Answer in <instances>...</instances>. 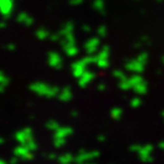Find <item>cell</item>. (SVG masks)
Listing matches in <instances>:
<instances>
[{"instance_id": "8992f818", "label": "cell", "mask_w": 164, "mask_h": 164, "mask_svg": "<svg viewBox=\"0 0 164 164\" xmlns=\"http://www.w3.org/2000/svg\"><path fill=\"white\" fill-rule=\"evenodd\" d=\"M100 38L101 37H94L88 38V40L84 43L83 48L85 49L86 54H96V51H97V48L99 47V45H100Z\"/></svg>"}, {"instance_id": "7402d4cb", "label": "cell", "mask_w": 164, "mask_h": 164, "mask_svg": "<svg viewBox=\"0 0 164 164\" xmlns=\"http://www.w3.org/2000/svg\"><path fill=\"white\" fill-rule=\"evenodd\" d=\"M122 114H123V110L120 109V108H113V109L110 111L111 117H112V119H114V120L120 119V117H122Z\"/></svg>"}, {"instance_id": "7c38bea8", "label": "cell", "mask_w": 164, "mask_h": 164, "mask_svg": "<svg viewBox=\"0 0 164 164\" xmlns=\"http://www.w3.org/2000/svg\"><path fill=\"white\" fill-rule=\"evenodd\" d=\"M73 134V128L71 127H60L54 133V139L55 137H67Z\"/></svg>"}, {"instance_id": "bcb514c9", "label": "cell", "mask_w": 164, "mask_h": 164, "mask_svg": "<svg viewBox=\"0 0 164 164\" xmlns=\"http://www.w3.org/2000/svg\"><path fill=\"white\" fill-rule=\"evenodd\" d=\"M78 111H71V117H78Z\"/></svg>"}, {"instance_id": "8d00e7d4", "label": "cell", "mask_w": 164, "mask_h": 164, "mask_svg": "<svg viewBox=\"0 0 164 164\" xmlns=\"http://www.w3.org/2000/svg\"><path fill=\"white\" fill-rule=\"evenodd\" d=\"M141 145H137V144H134V145H131L130 146V151H132V153H139V150L141 149Z\"/></svg>"}, {"instance_id": "2e32d148", "label": "cell", "mask_w": 164, "mask_h": 164, "mask_svg": "<svg viewBox=\"0 0 164 164\" xmlns=\"http://www.w3.org/2000/svg\"><path fill=\"white\" fill-rule=\"evenodd\" d=\"M63 51L65 52V54H66L67 57H71V58L76 57V55L79 54V49H78V47H77L76 45L67 46L66 48H64V49H63Z\"/></svg>"}, {"instance_id": "7a4b0ae2", "label": "cell", "mask_w": 164, "mask_h": 164, "mask_svg": "<svg viewBox=\"0 0 164 164\" xmlns=\"http://www.w3.org/2000/svg\"><path fill=\"white\" fill-rule=\"evenodd\" d=\"M100 156V153L98 150H92V151H85V149H80L79 153L75 156L74 163L76 164H82L84 162H90L95 159H97Z\"/></svg>"}, {"instance_id": "7dc6e473", "label": "cell", "mask_w": 164, "mask_h": 164, "mask_svg": "<svg viewBox=\"0 0 164 164\" xmlns=\"http://www.w3.org/2000/svg\"><path fill=\"white\" fill-rule=\"evenodd\" d=\"M142 44H143L142 42H136V43H134V44H133V47L134 48H140L142 46Z\"/></svg>"}, {"instance_id": "681fc988", "label": "cell", "mask_w": 164, "mask_h": 164, "mask_svg": "<svg viewBox=\"0 0 164 164\" xmlns=\"http://www.w3.org/2000/svg\"><path fill=\"white\" fill-rule=\"evenodd\" d=\"M158 146H159V148H160V149H162V150H164V141L160 142Z\"/></svg>"}, {"instance_id": "f5cc1de1", "label": "cell", "mask_w": 164, "mask_h": 164, "mask_svg": "<svg viewBox=\"0 0 164 164\" xmlns=\"http://www.w3.org/2000/svg\"><path fill=\"white\" fill-rule=\"evenodd\" d=\"M161 73H162V71H161V69H158V71H157V74H158V75H160Z\"/></svg>"}, {"instance_id": "8fae6325", "label": "cell", "mask_w": 164, "mask_h": 164, "mask_svg": "<svg viewBox=\"0 0 164 164\" xmlns=\"http://www.w3.org/2000/svg\"><path fill=\"white\" fill-rule=\"evenodd\" d=\"M71 98H73V93H71V88L69 85L64 86L58 95V99L60 101H63V102H67V101L71 100Z\"/></svg>"}, {"instance_id": "4dcf8cb0", "label": "cell", "mask_w": 164, "mask_h": 164, "mask_svg": "<svg viewBox=\"0 0 164 164\" xmlns=\"http://www.w3.org/2000/svg\"><path fill=\"white\" fill-rule=\"evenodd\" d=\"M28 14L26 13V12H20V13H18V15L16 16V21L19 24H24L26 21V19L28 17Z\"/></svg>"}, {"instance_id": "3957f363", "label": "cell", "mask_w": 164, "mask_h": 164, "mask_svg": "<svg viewBox=\"0 0 164 164\" xmlns=\"http://www.w3.org/2000/svg\"><path fill=\"white\" fill-rule=\"evenodd\" d=\"M153 151V146L150 144H147L141 147V149L139 150L137 155H139V159L144 163H149L153 162V158L151 157V153Z\"/></svg>"}, {"instance_id": "83f0119b", "label": "cell", "mask_w": 164, "mask_h": 164, "mask_svg": "<svg viewBox=\"0 0 164 164\" xmlns=\"http://www.w3.org/2000/svg\"><path fill=\"white\" fill-rule=\"evenodd\" d=\"M119 86L120 90H123V91H128V90H130V88H132V85H131V83H130L129 79L124 80V81H119Z\"/></svg>"}, {"instance_id": "ba28073f", "label": "cell", "mask_w": 164, "mask_h": 164, "mask_svg": "<svg viewBox=\"0 0 164 164\" xmlns=\"http://www.w3.org/2000/svg\"><path fill=\"white\" fill-rule=\"evenodd\" d=\"M13 6H14L13 0H0V9H1V14L3 16V19L8 20L11 17Z\"/></svg>"}, {"instance_id": "60d3db41", "label": "cell", "mask_w": 164, "mask_h": 164, "mask_svg": "<svg viewBox=\"0 0 164 164\" xmlns=\"http://www.w3.org/2000/svg\"><path fill=\"white\" fill-rule=\"evenodd\" d=\"M18 160H19L18 157H17V156H14V157H12V158L9 160V163H10V164H17Z\"/></svg>"}, {"instance_id": "f546056e", "label": "cell", "mask_w": 164, "mask_h": 164, "mask_svg": "<svg viewBox=\"0 0 164 164\" xmlns=\"http://www.w3.org/2000/svg\"><path fill=\"white\" fill-rule=\"evenodd\" d=\"M63 38L65 40V42H67L68 44H71V45H76V38H75L73 32L67 33V34L65 35V37H63Z\"/></svg>"}, {"instance_id": "9a60e30c", "label": "cell", "mask_w": 164, "mask_h": 164, "mask_svg": "<svg viewBox=\"0 0 164 164\" xmlns=\"http://www.w3.org/2000/svg\"><path fill=\"white\" fill-rule=\"evenodd\" d=\"M29 151H30V150H29V149L25 145H21V144H19V146L14 148L13 153H14V156H17L19 159H21L24 156L26 155V153H28Z\"/></svg>"}, {"instance_id": "9f6ffc18", "label": "cell", "mask_w": 164, "mask_h": 164, "mask_svg": "<svg viewBox=\"0 0 164 164\" xmlns=\"http://www.w3.org/2000/svg\"><path fill=\"white\" fill-rule=\"evenodd\" d=\"M162 62H163V63H164V57L162 58Z\"/></svg>"}, {"instance_id": "74e56055", "label": "cell", "mask_w": 164, "mask_h": 164, "mask_svg": "<svg viewBox=\"0 0 164 164\" xmlns=\"http://www.w3.org/2000/svg\"><path fill=\"white\" fill-rule=\"evenodd\" d=\"M141 42L143 43V44L150 45V41H149V38H148L147 35H142V37H141Z\"/></svg>"}, {"instance_id": "11a10c76", "label": "cell", "mask_w": 164, "mask_h": 164, "mask_svg": "<svg viewBox=\"0 0 164 164\" xmlns=\"http://www.w3.org/2000/svg\"><path fill=\"white\" fill-rule=\"evenodd\" d=\"M161 114H162V116L164 117V111H162V113H161Z\"/></svg>"}, {"instance_id": "4316f807", "label": "cell", "mask_w": 164, "mask_h": 164, "mask_svg": "<svg viewBox=\"0 0 164 164\" xmlns=\"http://www.w3.org/2000/svg\"><path fill=\"white\" fill-rule=\"evenodd\" d=\"M96 65H97V66L101 69H106V68L109 67L110 62L108 59H98L97 62H96Z\"/></svg>"}, {"instance_id": "c3c4849f", "label": "cell", "mask_w": 164, "mask_h": 164, "mask_svg": "<svg viewBox=\"0 0 164 164\" xmlns=\"http://www.w3.org/2000/svg\"><path fill=\"white\" fill-rule=\"evenodd\" d=\"M0 28H1V29L6 28V19H2L1 24H0Z\"/></svg>"}, {"instance_id": "603a6c76", "label": "cell", "mask_w": 164, "mask_h": 164, "mask_svg": "<svg viewBox=\"0 0 164 164\" xmlns=\"http://www.w3.org/2000/svg\"><path fill=\"white\" fill-rule=\"evenodd\" d=\"M45 127L47 128L48 130H50V131H55L57 129H59L60 127V124L58 122H55V120H48L47 123H46Z\"/></svg>"}, {"instance_id": "f1b7e54d", "label": "cell", "mask_w": 164, "mask_h": 164, "mask_svg": "<svg viewBox=\"0 0 164 164\" xmlns=\"http://www.w3.org/2000/svg\"><path fill=\"white\" fill-rule=\"evenodd\" d=\"M25 146L27 147V148L30 151H34V150H37V143H35L34 139H30V140H29L27 143L25 144Z\"/></svg>"}, {"instance_id": "836d02e7", "label": "cell", "mask_w": 164, "mask_h": 164, "mask_svg": "<svg viewBox=\"0 0 164 164\" xmlns=\"http://www.w3.org/2000/svg\"><path fill=\"white\" fill-rule=\"evenodd\" d=\"M136 59L139 60L140 62H142L143 64H146L147 63V59H148V54H147V52H141V54L137 55Z\"/></svg>"}, {"instance_id": "db71d44e", "label": "cell", "mask_w": 164, "mask_h": 164, "mask_svg": "<svg viewBox=\"0 0 164 164\" xmlns=\"http://www.w3.org/2000/svg\"><path fill=\"white\" fill-rule=\"evenodd\" d=\"M157 2H158V3H161V2H163V0H156Z\"/></svg>"}, {"instance_id": "d6986e66", "label": "cell", "mask_w": 164, "mask_h": 164, "mask_svg": "<svg viewBox=\"0 0 164 164\" xmlns=\"http://www.w3.org/2000/svg\"><path fill=\"white\" fill-rule=\"evenodd\" d=\"M109 55H110V47L108 45H102L99 52L97 54V58L98 59H109Z\"/></svg>"}, {"instance_id": "6da1fadb", "label": "cell", "mask_w": 164, "mask_h": 164, "mask_svg": "<svg viewBox=\"0 0 164 164\" xmlns=\"http://www.w3.org/2000/svg\"><path fill=\"white\" fill-rule=\"evenodd\" d=\"M29 88L37 96L46 98H54L55 96L58 97L59 93L61 92L59 86H51L45 82H34V83L30 84Z\"/></svg>"}, {"instance_id": "7bdbcfd3", "label": "cell", "mask_w": 164, "mask_h": 164, "mask_svg": "<svg viewBox=\"0 0 164 164\" xmlns=\"http://www.w3.org/2000/svg\"><path fill=\"white\" fill-rule=\"evenodd\" d=\"M106 88H107V86H106L105 83H99L97 85V90L99 91V92H103V91L106 90Z\"/></svg>"}, {"instance_id": "484cf974", "label": "cell", "mask_w": 164, "mask_h": 164, "mask_svg": "<svg viewBox=\"0 0 164 164\" xmlns=\"http://www.w3.org/2000/svg\"><path fill=\"white\" fill-rule=\"evenodd\" d=\"M66 143V137H55L54 139V146L55 148H61Z\"/></svg>"}, {"instance_id": "cb8c5ba5", "label": "cell", "mask_w": 164, "mask_h": 164, "mask_svg": "<svg viewBox=\"0 0 164 164\" xmlns=\"http://www.w3.org/2000/svg\"><path fill=\"white\" fill-rule=\"evenodd\" d=\"M112 75H113V77H115L116 79H119V81H124V80L129 79L120 69H114V71H112Z\"/></svg>"}, {"instance_id": "e575fe53", "label": "cell", "mask_w": 164, "mask_h": 164, "mask_svg": "<svg viewBox=\"0 0 164 164\" xmlns=\"http://www.w3.org/2000/svg\"><path fill=\"white\" fill-rule=\"evenodd\" d=\"M62 38V37L60 35V33H52V34L49 35V40L51 41V42H59L60 40Z\"/></svg>"}, {"instance_id": "d6a6232c", "label": "cell", "mask_w": 164, "mask_h": 164, "mask_svg": "<svg viewBox=\"0 0 164 164\" xmlns=\"http://www.w3.org/2000/svg\"><path fill=\"white\" fill-rule=\"evenodd\" d=\"M141 105H142V100H141V98H139V97L132 98L131 101H130V106H131L132 108H139Z\"/></svg>"}, {"instance_id": "44dd1931", "label": "cell", "mask_w": 164, "mask_h": 164, "mask_svg": "<svg viewBox=\"0 0 164 164\" xmlns=\"http://www.w3.org/2000/svg\"><path fill=\"white\" fill-rule=\"evenodd\" d=\"M49 35H50V33L44 28L37 29V32H35V37H37L40 41H44L46 38H49Z\"/></svg>"}, {"instance_id": "ab89813d", "label": "cell", "mask_w": 164, "mask_h": 164, "mask_svg": "<svg viewBox=\"0 0 164 164\" xmlns=\"http://www.w3.org/2000/svg\"><path fill=\"white\" fill-rule=\"evenodd\" d=\"M47 158L49 159V160H58V158H59V156L57 155V153H50L47 155Z\"/></svg>"}, {"instance_id": "ee69618b", "label": "cell", "mask_w": 164, "mask_h": 164, "mask_svg": "<svg viewBox=\"0 0 164 164\" xmlns=\"http://www.w3.org/2000/svg\"><path fill=\"white\" fill-rule=\"evenodd\" d=\"M6 48L8 50H10V51H13V50L16 49V46L14 45V44H8V45L6 46Z\"/></svg>"}, {"instance_id": "277c9868", "label": "cell", "mask_w": 164, "mask_h": 164, "mask_svg": "<svg viewBox=\"0 0 164 164\" xmlns=\"http://www.w3.org/2000/svg\"><path fill=\"white\" fill-rule=\"evenodd\" d=\"M14 139L21 145H25L30 139H33V132L31 128H24L20 131H17L14 136Z\"/></svg>"}, {"instance_id": "5bb4252c", "label": "cell", "mask_w": 164, "mask_h": 164, "mask_svg": "<svg viewBox=\"0 0 164 164\" xmlns=\"http://www.w3.org/2000/svg\"><path fill=\"white\" fill-rule=\"evenodd\" d=\"M74 28H75L74 24L71 23V21H67V23H65L64 25L62 26V28L60 29V31H59L60 35H61L62 37H65V35H66L67 33L73 32V31H74Z\"/></svg>"}, {"instance_id": "4fadbf2b", "label": "cell", "mask_w": 164, "mask_h": 164, "mask_svg": "<svg viewBox=\"0 0 164 164\" xmlns=\"http://www.w3.org/2000/svg\"><path fill=\"white\" fill-rule=\"evenodd\" d=\"M132 90L134 91V93L137 95H145L147 93V83L145 81H142L140 83L136 84V85L132 88Z\"/></svg>"}, {"instance_id": "5b68a950", "label": "cell", "mask_w": 164, "mask_h": 164, "mask_svg": "<svg viewBox=\"0 0 164 164\" xmlns=\"http://www.w3.org/2000/svg\"><path fill=\"white\" fill-rule=\"evenodd\" d=\"M125 68L128 71H132V73L136 74H142L144 71V68H145V64L140 62L137 59L128 60V61H126V64H125Z\"/></svg>"}, {"instance_id": "f6af8a7d", "label": "cell", "mask_w": 164, "mask_h": 164, "mask_svg": "<svg viewBox=\"0 0 164 164\" xmlns=\"http://www.w3.org/2000/svg\"><path fill=\"white\" fill-rule=\"evenodd\" d=\"M97 141L98 142H105L106 141V136H97Z\"/></svg>"}, {"instance_id": "f35d334b", "label": "cell", "mask_w": 164, "mask_h": 164, "mask_svg": "<svg viewBox=\"0 0 164 164\" xmlns=\"http://www.w3.org/2000/svg\"><path fill=\"white\" fill-rule=\"evenodd\" d=\"M82 3H83V0H69L71 6H80Z\"/></svg>"}, {"instance_id": "d4e9b609", "label": "cell", "mask_w": 164, "mask_h": 164, "mask_svg": "<svg viewBox=\"0 0 164 164\" xmlns=\"http://www.w3.org/2000/svg\"><path fill=\"white\" fill-rule=\"evenodd\" d=\"M129 81H130V83H131L132 88H133L136 84L140 83V82H142V81H144V79H143V77H142L140 74H136V75H133V76L130 77Z\"/></svg>"}, {"instance_id": "e0dca14e", "label": "cell", "mask_w": 164, "mask_h": 164, "mask_svg": "<svg viewBox=\"0 0 164 164\" xmlns=\"http://www.w3.org/2000/svg\"><path fill=\"white\" fill-rule=\"evenodd\" d=\"M74 159H75V156H73L71 153H64V155H61L59 156V158H58V162L61 163V164H69L71 162H74Z\"/></svg>"}, {"instance_id": "ffe728a7", "label": "cell", "mask_w": 164, "mask_h": 164, "mask_svg": "<svg viewBox=\"0 0 164 164\" xmlns=\"http://www.w3.org/2000/svg\"><path fill=\"white\" fill-rule=\"evenodd\" d=\"M10 79L4 75L3 71H0V92L3 93L4 90H6V86L9 84Z\"/></svg>"}, {"instance_id": "ac0fdd59", "label": "cell", "mask_w": 164, "mask_h": 164, "mask_svg": "<svg viewBox=\"0 0 164 164\" xmlns=\"http://www.w3.org/2000/svg\"><path fill=\"white\" fill-rule=\"evenodd\" d=\"M93 8L98 11L100 14L106 15V11H105V1L103 0H94L93 1Z\"/></svg>"}, {"instance_id": "d590c367", "label": "cell", "mask_w": 164, "mask_h": 164, "mask_svg": "<svg viewBox=\"0 0 164 164\" xmlns=\"http://www.w3.org/2000/svg\"><path fill=\"white\" fill-rule=\"evenodd\" d=\"M33 24H34V18L31 17V16H28L27 19H26V21L24 23V25H25L26 27H31Z\"/></svg>"}, {"instance_id": "9c48e42d", "label": "cell", "mask_w": 164, "mask_h": 164, "mask_svg": "<svg viewBox=\"0 0 164 164\" xmlns=\"http://www.w3.org/2000/svg\"><path fill=\"white\" fill-rule=\"evenodd\" d=\"M71 73H73V76L76 79H79L82 75L84 74V71H86V65L83 63V61L80 59L78 61H75L71 63Z\"/></svg>"}, {"instance_id": "30bf717a", "label": "cell", "mask_w": 164, "mask_h": 164, "mask_svg": "<svg viewBox=\"0 0 164 164\" xmlns=\"http://www.w3.org/2000/svg\"><path fill=\"white\" fill-rule=\"evenodd\" d=\"M95 78H96L95 73H93V71H84V74L78 79V85L82 88H86L88 84L91 83Z\"/></svg>"}, {"instance_id": "1f68e13d", "label": "cell", "mask_w": 164, "mask_h": 164, "mask_svg": "<svg viewBox=\"0 0 164 164\" xmlns=\"http://www.w3.org/2000/svg\"><path fill=\"white\" fill-rule=\"evenodd\" d=\"M97 34H98V37H101V38H103L107 35V28H106V26H103V25H101L98 27L97 29Z\"/></svg>"}, {"instance_id": "f907efd6", "label": "cell", "mask_w": 164, "mask_h": 164, "mask_svg": "<svg viewBox=\"0 0 164 164\" xmlns=\"http://www.w3.org/2000/svg\"><path fill=\"white\" fill-rule=\"evenodd\" d=\"M0 144H4V139H3V137H0Z\"/></svg>"}, {"instance_id": "816d5d0a", "label": "cell", "mask_w": 164, "mask_h": 164, "mask_svg": "<svg viewBox=\"0 0 164 164\" xmlns=\"http://www.w3.org/2000/svg\"><path fill=\"white\" fill-rule=\"evenodd\" d=\"M0 164H6V162L4 160H2V159H1V160H0Z\"/></svg>"}, {"instance_id": "52a82bcc", "label": "cell", "mask_w": 164, "mask_h": 164, "mask_svg": "<svg viewBox=\"0 0 164 164\" xmlns=\"http://www.w3.org/2000/svg\"><path fill=\"white\" fill-rule=\"evenodd\" d=\"M48 64L50 67L60 71L62 68V58L58 52L55 51H49L48 52Z\"/></svg>"}, {"instance_id": "b9f144b4", "label": "cell", "mask_w": 164, "mask_h": 164, "mask_svg": "<svg viewBox=\"0 0 164 164\" xmlns=\"http://www.w3.org/2000/svg\"><path fill=\"white\" fill-rule=\"evenodd\" d=\"M82 31H84V32H86V33H90L92 31V29L88 25H83L82 26Z\"/></svg>"}]
</instances>
